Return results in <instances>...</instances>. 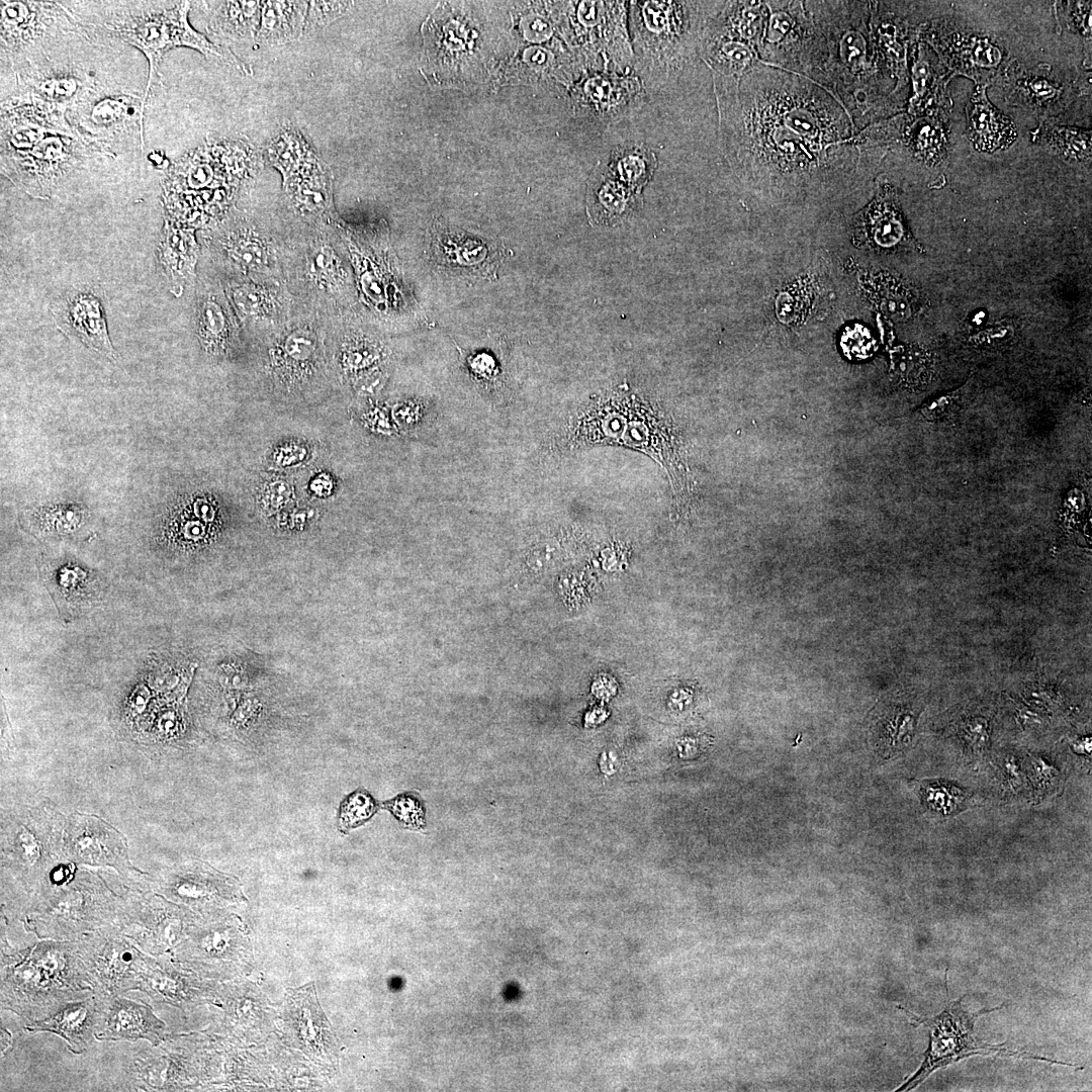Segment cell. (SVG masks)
Masks as SVG:
<instances>
[{"label":"cell","instance_id":"obj_8","mask_svg":"<svg viewBox=\"0 0 1092 1092\" xmlns=\"http://www.w3.org/2000/svg\"><path fill=\"white\" fill-rule=\"evenodd\" d=\"M284 278L291 296L307 302L318 314L343 307L353 297V280L338 247L314 239L285 247Z\"/></svg>","mask_w":1092,"mask_h":1092},{"label":"cell","instance_id":"obj_35","mask_svg":"<svg viewBox=\"0 0 1092 1092\" xmlns=\"http://www.w3.org/2000/svg\"><path fill=\"white\" fill-rule=\"evenodd\" d=\"M1049 145L1058 153L1071 159H1090V131L1071 127L1054 126L1046 133Z\"/></svg>","mask_w":1092,"mask_h":1092},{"label":"cell","instance_id":"obj_28","mask_svg":"<svg viewBox=\"0 0 1092 1092\" xmlns=\"http://www.w3.org/2000/svg\"><path fill=\"white\" fill-rule=\"evenodd\" d=\"M657 162L655 154L642 145H626L614 149L608 171L620 182L636 191L653 175Z\"/></svg>","mask_w":1092,"mask_h":1092},{"label":"cell","instance_id":"obj_42","mask_svg":"<svg viewBox=\"0 0 1092 1092\" xmlns=\"http://www.w3.org/2000/svg\"><path fill=\"white\" fill-rule=\"evenodd\" d=\"M875 341L870 331L857 324L845 328L840 338L842 351L849 358L860 359L867 357Z\"/></svg>","mask_w":1092,"mask_h":1092},{"label":"cell","instance_id":"obj_16","mask_svg":"<svg viewBox=\"0 0 1092 1092\" xmlns=\"http://www.w3.org/2000/svg\"><path fill=\"white\" fill-rule=\"evenodd\" d=\"M95 996V995H94ZM97 1020L95 1038L102 1040H148L152 1045L165 1038V1024L143 1003L122 997L95 996Z\"/></svg>","mask_w":1092,"mask_h":1092},{"label":"cell","instance_id":"obj_9","mask_svg":"<svg viewBox=\"0 0 1092 1092\" xmlns=\"http://www.w3.org/2000/svg\"><path fill=\"white\" fill-rule=\"evenodd\" d=\"M189 9L190 2L182 1L171 9L120 16L111 23H105L107 29L142 51L149 62L148 82L139 121L142 148L145 104L156 75L159 77V65L164 54L175 47H189L207 57H221V53L204 35L191 27L188 22Z\"/></svg>","mask_w":1092,"mask_h":1092},{"label":"cell","instance_id":"obj_7","mask_svg":"<svg viewBox=\"0 0 1092 1092\" xmlns=\"http://www.w3.org/2000/svg\"><path fill=\"white\" fill-rule=\"evenodd\" d=\"M963 998L950 1002L939 1014L925 1018L906 1010L911 1021L929 1029L928 1048L920 1068L896 1091L911 1090L921 1084L932 1072L974 1055H999L1048 1061L1054 1064L1074 1066L1057 1060L1037 1057L1027 1052L1015 1051L1004 1044H989L977 1040L974 1035L976 1018L981 1014L1001 1008H989L970 1013L962 1006Z\"/></svg>","mask_w":1092,"mask_h":1092},{"label":"cell","instance_id":"obj_21","mask_svg":"<svg viewBox=\"0 0 1092 1092\" xmlns=\"http://www.w3.org/2000/svg\"><path fill=\"white\" fill-rule=\"evenodd\" d=\"M139 980V990L158 1003L181 1006L196 999L203 990L170 956L153 957L142 951Z\"/></svg>","mask_w":1092,"mask_h":1092},{"label":"cell","instance_id":"obj_12","mask_svg":"<svg viewBox=\"0 0 1092 1092\" xmlns=\"http://www.w3.org/2000/svg\"><path fill=\"white\" fill-rule=\"evenodd\" d=\"M761 63L804 75L813 24L803 1H764Z\"/></svg>","mask_w":1092,"mask_h":1092},{"label":"cell","instance_id":"obj_46","mask_svg":"<svg viewBox=\"0 0 1092 1092\" xmlns=\"http://www.w3.org/2000/svg\"><path fill=\"white\" fill-rule=\"evenodd\" d=\"M334 487L335 479L326 471H320L311 475L307 484L309 493L318 498L330 496Z\"/></svg>","mask_w":1092,"mask_h":1092},{"label":"cell","instance_id":"obj_39","mask_svg":"<svg viewBox=\"0 0 1092 1092\" xmlns=\"http://www.w3.org/2000/svg\"><path fill=\"white\" fill-rule=\"evenodd\" d=\"M132 98L110 96L96 102L89 112V121L96 127H109L121 121L132 109Z\"/></svg>","mask_w":1092,"mask_h":1092},{"label":"cell","instance_id":"obj_34","mask_svg":"<svg viewBox=\"0 0 1092 1092\" xmlns=\"http://www.w3.org/2000/svg\"><path fill=\"white\" fill-rule=\"evenodd\" d=\"M962 44L957 54L960 53L961 70H966V74H971L975 69L978 73L985 71L991 75L1000 67L1003 56L998 47L981 38H973L967 43L963 39Z\"/></svg>","mask_w":1092,"mask_h":1092},{"label":"cell","instance_id":"obj_36","mask_svg":"<svg viewBox=\"0 0 1092 1092\" xmlns=\"http://www.w3.org/2000/svg\"><path fill=\"white\" fill-rule=\"evenodd\" d=\"M971 392L970 382L957 390L932 398L919 410L920 415L929 422H951L963 411Z\"/></svg>","mask_w":1092,"mask_h":1092},{"label":"cell","instance_id":"obj_43","mask_svg":"<svg viewBox=\"0 0 1092 1092\" xmlns=\"http://www.w3.org/2000/svg\"><path fill=\"white\" fill-rule=\"evenodd\" d=\"M315 508L296 502L275 517L276 524L279 528L301 530L312 522L315 519Z\"/></svg>","mask_w":1092,"mask_h":1092},{"label":"cell","instance_id":"obj_5","mask_svg":"<svg viewBox=\"0 0 1092 1092\" xmlns=\"http://www.w3.org/2000/svg\"><path fill=\"white\" fill-rule=\"evenodd\" d=\"M326 329L316 313L291 315L268 329L260 366L272 391L296 398L321 383L331 367Z\"/></svg>","mask_w":1092,"mask_h":1092},{"label":"cell","instance_id":"obj_1","mask_svg":"<svg viewBox=\"0 0 1092 1092\" xmlns=\"http://www.w3.org/2000/svg\"><path fill=\"white\" fill-rule=\"evenodd\" d=\"M713 81L722 150L740 177L803 184L853 163L857 127L810 78L758 62Z\"/></svg>","mask_w":1092,"mask_h":1092},{"label":"cell","instance_id":"obj_45","mask_svg":"<svg viewBox=\"0 0 1092 1092\" xmlns=\"http://www.w3.org/2000/svg\"><path fill=\"white\" fill-rule=\"evenodd\" d=\"M347 4V2H310L309 24L329 23L345 11Z\"/></svg>","mask_w":1092,"mask_h":1092},{"label":"cell","instance_id":"obj_32","mask_svg":"<svg viewBox=\"0 0 1092 1092\" xmlns=\"http://www.w3.org/2000/svg\"><path fill=\"white\" fill-rule=\"evenodd\" d=\"M379 804L365 789L358 788L340 803L337 815L338 830L347 834L369 821L378 811Z\"/></svg>","mask_w":1092,"mask_h":1092},{"label":"cell","instance_id":"obj_17","mask_svg":"<svg viewBox=\"0 0 1092 1092\" xmlns=\"http://www.w3.org/2000/svg\"><path fill=\"white\" fill-rule=\"evenodd\" d=\"M226 293L242 324L270 329L291 316V294L283 280L241 276L229 281Z\"/></svg>","mask_w":1092,"mask_h":1092},{"label":"cell","instance_id":"obj_19","mask_svg":"<svg viewBox=\"0 0 1092 1092\" xmlns=\"http://www.w3.org/2000/svg\"><path fill=\"white\" fill-rule=\"evenodd\" d=\"M230 303L218 287L202 292L197 299L198 340L204 352L213 358L232 355L240 344V332Z\"/></svg>","mask_w":1092,"mask_h":1092},{"label":"cell","instance_id":"obj_23","mask_svg":"<svg viewBox=\"0 0 1092 1092\" xmlns=\"http://www.w3.org/2000/svg\"><path fill=\"white\" fill-rule=\"evenodd\" d=\"M968 133L978 151L995 152L1008 148L1016 138L1013 122L996 109L979 86L968 106Z\"/></svg>","mask_w":1092,"mask_h":1092},{"label":"cell","instance_id":"obj_11","mask_svg":"<svg viewBox=\"0 0 1092 1092\" xmlns=\"http://www.w3.org/2000/svg\"><path fill=\"white\" fill-rule=\"evenodd\" d=\"M75 942L95 996H118L140 989L142 950L117 926L95 929Z\"/></svg>","mask_w":1092,"mask_h":1092},{"label":"cell","instance_id":"obj_13","mask_svg":"<svg viewBox=\"0 0 1092 1092\" xmlns=\"http://www.w3.org/2000/svg\"><path fill=\"white\" fill-rule=\"evenodd\" d=\"M576 114L589 123L609 124L630 115L644 100L638 76L612 72L583 74L572 91Z\"/></svg>","mask_w":1092,"mask_h":1092},{"label":"cell","instance_id":"obj_15","mask_svg":"<svg viewBox=\"0 0 1092 1092\" xmlns=\"http://www.w3.org/2000/svg\"><path fill=\"white\" fill-rule=\"evenodd\" d=\"M851 240L858 248L882 253L919 248L905 221L897 192L889 184L883 185L853 216Z\"/></svg>","mask_w":1092,"mask_h":1092},{"label":"cell","instance_id":"obj_40","mask_svg":"<svg viewBox=\"0 0 1092 1092\" xmlns=\"http://www.w3.org/2000/svg\"><path fill=\"white\" fill-rule=\"evenodd\" d=\"M311 455L310 446L302 440L287 439L275 445L270 452L269 461L278 469L300 466Z\"/></svg>","mask_w":1092,"mask_h":1092},{"label":"cell","instance_id":"obj_33","mask_svg":"<svg viewBox=\"0 0 1092 1092\" xmlns=\"http://www.w3.org/2000/svg\"><path fill=\"white\" fill-rule=\"evenodd\" d=\"M93 80L88 77L79 78L72 75L49 77L39 80L33 85L34 97L48 102L59 109L72 101L86 85L92 84Z\"/></svg>","mask_w":1092,"mask_h":1092},{"label":"cell","instance_id":"obj_27","mask_svg":"<svg viewBox=\"0 0 1092 1092\" xmlns=\"http://www.w3.org/2000/svg\"><path fill=\"white\" fill-rule=\"evenodd\" d=\"M308 2H262L258 38L266 43H283L294 39L303 29Z\"/></svg>","mask_w":1092,"mask_h":1092},{"label":"cell","instance_id":"obj_2","mask_svg":"<svg viewBox=\"0 0 1092 1092\" xmlns=\"http://www.w3.org/2000/svg\"><path fill=\"white\" fill-rule=\"evenodd\" d=\"M867 3L805 1L813 36L804 76L829 91L855 126L873 105L871 81L882 62L864 20Z\"/></svg>","mask_w":1092,"mask_h":1092},{"label":"cell","instance_id":"obj_29","mask_svg":"<svg viewBox=\"0 0 1092 1092\" xmlns=\"http://www.w3.org/2000/svg\"><path fill=\"white\" fill-rule=\"evenodd\" d=\"M262 10L260 1L220 2L210 20V29L230 38H247L255 34Z\"/></svg>","mask_w":1092,"mask_h":1092},{"label":"cell","instance_id":"obj_38","mask_svg":"<svg viewBox=\"0 0 1092 1092\" xmlns=\"http://www.w3.org/2000/svg\"><path fill=\"white\" fill-rule=\"evenodd\" d=\"M910 146L924 159H940L943 153L944 135L942 127L929 120L919 122L913 128Z\"/></svg>","mask_w":1092,"mask_h":1092},{"label":"cell","instance_id":"obj_4","mask_svg":"<svg viewBox=\"0 0 1092 1092\" xmlns=\"http://www.w3.org/2000/svg\"><path fill=\"white\" fill-rule=\"evenodd\" d=\"M724 1H628L634 68L650 85L665 83L699 52L705 27Z\"/></svg>","mask_w":1092,"mask_h":1092},{"label":"cell","instance_id":"obj_25","mask_svg":"<svg viewBox=\"0 0 1092 1092\" xmlns=\"http://www.w3.org/2000/svg\"><path fill=\"white\" fill-rule=\"evenodd\" d=\"M292 999L295 1028L304 1048L316 1057L328 1058L332 1053L330 1026L317 1006L313 985L297 990Z\"/></svg>","mask_w":1092,"mask_h":1092},{"label":"cell","instance_id":"obj_31","mask_svg":"<svg viewBox=\"0 0 1092 1092\" xmlns=\"http://www.w3.org/2000/svg\"><path fill=\"white\" fill-rule=\"evenodd\" d=\"M269 153L272 163L280 169L285 180L318 162L301 136L290 130L277 138Z\"/></svg>","mask_w":1092,"mask_h":1092},{"label":"cell","instance_id":"obj_18","mask_svg":"<svg viewBox=\"0 0 1092 1092\" xmlns=\"http://www.w3.org/2000/svg\"><path fill=\"white\" fill-rule=\"evenodd\" d=\"M59 328L95 352L115 359L99 299L89 291L74 292L55 309Z\"/></svg>","mask_w":1092,"mask_h":1092},{"label":"cell","instance_id":"obj_10","mask_svg":"<svg viewBox=\"0 0 1092 1092\" xmlns=\"http://www.w3.org/2000/svg\"><path fill=\"white\" fill-rule=\"evenodd\" d=\"M117 913L103 888L85 881L27 914L23 925L38 939L75 941L85 933L113 925Z\"/></svg>","mask_w":1092,"mask_h":1092},{"label":"cell","instance_id":"obj_41","mask_svg":"<svg viewBox=\"0 0 1092 1092\" xmlns=\"http://www.w3.org/2000/svg\"><path fill=\"white\" fill-rule=\"evenodd\" d=\"M1023 100L1032 108H1048L1061 95V87L1045 78L1025 77L1019 86Z\"/></svg>","mask_w":1092,"mask_h":1092},{"label":"cell","instance_id":"obj_26","mask_svg":"<svg viewBox=\"0 0 1092 1092\" xmlns=\"http://www.w3.org/2000/svg\"><path fill=\"white\" fill-rule=\"evenodd\" d=\"M634 202L633 191L616 179L608 169L598 170L590 179L589 213L597 220L612 222L624 217Z\"/></svg>","mask_w":1092,"mask_h":1092},{"label":"cell","instance_id":"obj_3","mask_svg":"<svg viewBox=\"0 0 1092 1092\" xmlns=\"http://www.w3.org/2000/svg\"><path fill=\"white\" fill-rule=\"evenodd\" d=\"M93 995L75 941L40 939L11 951L1 947L2 1009L34 1021Z\"/></svg>","mask_w":1092,"mask_h":1092},{"label":"cell","instance_id":"obj_14","mask_svg":"<svg viewBox=\"0 0 1092 1092\" xmlns=\"http://www.w3.org/2000/svg\"><path fill=\"white\" fill-rule=\"evenodd\" d=\"M188 924L182 910L159 898L119 908L114 923L139 949L153 957L173 953L188 934Z\"/></svg>","mask_w":1092,"mask_h":1092},{"label":"cell","instance_id":"obj_6","mask_svg":"<svg viewBox=\"0 0 1092 1092\" xmlns=\"http://www.w3.org/2000/svg\"><path fill=\"white\" fill-rule=\"evenodd\" d=\"M567 5L573 26L570 34L584 72L630 74L634 53L628 1H571Z\"/></svg>","mask_w":1092,"mask_h":1092},{"label":"cell","instance_id":"obj_47","mask_svg":"<svg viewBox=\"0 0 1092 1092\" xmlns=\"http://www.w3.org/2000/svg\"><path fill=\"white\" fill-rule=\"evenodd\" d=\"M147 697L148 693L144 689L136 691L133 700L135 707L141 708L142 706H144L147 701Z\"/></svg>","mask_w":1092,"mask_h":1092},{"label":"cell","instance_id":"obj_30","mask_svg":"<svg viewBox=\"0 0 1092 1092\" xmlns=\"http://www.w3.org/2000/svg\"><path fill=\"white\" fill-rule=\"evenodd\" d=\"M295 492V484L288 476L267 473L255 482L252 498L259 513L270 518L296 503Z\"/></svg>","mask_w":1092,"mask_h":1092},{"label":"cell","instance_id":"obj_44","mask_svg":"<svg viewBox=\"0 0 1092 1092\" xmlns=\"http://www.w3.org/2000/svg\"><path fill=\"white\" fill-rule=\"evenodd\" d=\"M914 96L911 99V112H916L928 90L931 80V71L928 62L920 54L913 66Z\"/></svg>","mask_w":1092,"mask_h":1092},{"label":"cell","instance_id":"obj_37","mask_svg":"<svg viewBox=\"0 0 1092 1092\" xmlns=\"http://www.w3.org/2000/svg\"><path fill=\"white\" fill-rule=\"evenodd\" d=\"M382 807L388 810L404 828L421 830L426 826L425 806L414 793L399 794L384 801Z\"/></svg>","mask_w":1092,"mask_h":1092},{"label":"cell","instance_id":"obj_24","mask_svg":"<svg viewBox=\"0 0 1092 1092\" xmlns=\"http://www.w3.org/2000/svg\"><path fill=\"white\" fill-rule=\"evenodd\" d=\"M480 240L449 230L435 231L432 237V257L438 265L453 270L476 271L491 261L492 251Z\"/></svg>","mask_w":1092,"mask_h":1092},{"label":"cell","instance_id":"obj_20","mask_svg":"<svg viewBox=\"0 0 1092 1092\" xmlns=\"http://www.w3.org/2000/svg\"><path fill=\"white\" fill-rule=\"evenodd\" d=\"M329 358L340 380L350 385L366 373L388 367L389 352L377 338L348 331L329 338Z\"/></svg>","mask_w":1092,"mask_h":1092},{"label":"cell","instance_id":"obj_22","mask_svg":"<svg viewBox=\"0 0 1092 1092\" xmlns=\"http://www.w3.org/2000/svg\"><path fill=\"white\" fill-rule=\"evenodd\" d=\"M97 1001L95 996L72 1001L49 1017L27 1021L29 1032L49 1031L61 1036L74 1054L87 1050L95 1038Z\"/></svg>","mask_w":1092,"mask_h":1092}]
</instances>
